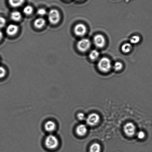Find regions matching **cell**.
Segmentation results:
<instances>
[{"label":"cell","instance_id":"9","mask_svg":"<svg viewBox=\"0 0 152 152\" xmlns=\"http://www.w3.org/2000/svg\"><path fill=\"white\" fill-rule=\"evenodd\" d=\"M88 129L86 125L83 124L78 125L76 129V132L77 135L79 137H83L86 135Z\"/></svg>","mask_w":152,"mask_h":152},{"label":"cell","instance_id":"6","mask_svg":"<svg viewBox=\"0 0 152 152\" xmlns=\"http://www.w3.org/2000/svg\"><path fill=\"white\" fill-rule=\"evenodd\" d=\"M91 46V41L87 38H83L80 39L77 44L78 49L82 52H85L88 51Z\"/></svg>","mask_w":152,"mask_h":152},{"label":"cell","instance_id":"18","mask_svg":"<svg viewBox=\"0 0 152 152\" xmlns=\"http://www.w3.org/2000/svg\"><path fill=\"white\" fill-rule=\"evenodd\" d=\"M33 9L31 6L30 5L26 6L23 8V12L26 15H29L33 12Z\"/></svg>","mask_w":152,"mask_h":152},{"label":"cell","instance_id":"2","mask_svg":"<svg viewBox=\"0 0 152 152\" xmlns=\"http://www.w3.org/2000/svg\"><path fill=\"white\" fill-rule=\"evenodd\" d=\"M97 66L100 71L107 73L111 69V62L110 59L107 57H103L99 61Z\"/></svg>","mask_w":152,"mask_h":152},{"label":"cell","instance_id":"10","mask_svg":"<svg viewBox=\"0 0 152 152\" xmlns=\"http://www.w3.org/2000/svg\"><path fill=\"white\" fill-rule=\"evenodd\" d=\"M44 128L47 132H52L56 129V125L53 121H48L45 123Z\"/></svg>","mask_w":152,"mask_h":152},{"label":"cell","instance_id":"16","mask_svg":"<svg viewBox=\"0 0 152 152\" xmlns=\"http://www.w3.org/2000/svg\"><path fill=\"white\" fill-rule=\"evenodd\" d=\"M132 45L129 43L124 44L121 47V50L124 53H128L132 49Z\"/></svg>","mask_w":152,"mask_h":152},{"label":"cell","instance_id":"11","mask_svg":"<svg viewBox=\"0 0 152 152\" xmlns=\"http://www.w3.org/2000/svg\"><path fill=\"white\" fill-rule=\"evenodd\" d=\"M18 31V26L14 24L9 25L6 29L7 33L10 36H13L15 35Z\"/></svg>","mask_w":152,"mask_h":152},{"label":"cell","instance_id":"22","mask_svg":"<svg viewBox=\"0 0 152 152\" xmlns=\"http://www.w3.org/2000/svg\"><path fill=\"white\" fill-rule=\"evenodd\" d=\"M37 13L38 15L43 16L46 14L47 11L44 8H40L37 11Z\"/></svg>","mask_w":152,"mask_h":152},{"label":"cell","instance_id":"27","mask_svg":"<svg viewBox=\"0 0 152 152\" xmlns=\"http://www.w3.org/2000/svg\"><path fill=\"white\" fill-rule=\"evenodd\" d=\"M77 1H81V0H77Z\"/></svg>","mask_w":152,"mask_h":152},{"label":"cell","instance_id":"1","mask_svg":"<svg viewBox=\"0 0 152 152\" xmlns=\"http://www.w3.org/2000/svg\"><path fill=\"white\" fill-rule=\"evenodd\" d=\"M59 144V142L58 138L53 134L49 135L45 138V147L50 150H54L57 148Z\"/></svg>","mask_w":152,"mask_h":152},{"label":"cell","instance_id":"14","mask_svg":"<svg viewBox=\"0 0 152 152\" xmlns=\"http://www.w3.org/2000/svg\"><path fill=\"white\" fill-rule=\"evenodd\" d=\"M101 151V146L97 142L93 143L90 146V152H100Z\"/></svg>","mask_w":152,"mask_h":152},{"label":"cell","instance_id":"12","mask_svg":"<svg viewBox=\"0 0 152 152\" xmlns=\"http://www.w3.org/2000/svg\"><path fill=\"white\" fill-rule=\"evenodd\" d=\"M45 20L44 18H40L37 19L34 22V25L37 28L40 29L45 26Z\"/></svg>","mask_w":152,"mask_h":152},{"label":"cell","instance_id":"21","mask_svg":"<svg viewBox=\"0 0 152 152\" xmlns=\"http://www.w3.org/2000/svg\"><path fill=\"white\" fill-rule=\"evenodd\" d=\"M145 133L144 131H140L137 133V136L138 139L140 140H143L145 138Z\"/></svg>","mask_w":152,"mask_h":152},{"label":"cell","instance_id":"3","mask_svg":"<svg viewBox=\"0 0 152 152\" xmlns=\"http://www.w3.org/2000/svg\"><path fill=\"white\" fill-rule=\"evenodd\" d=\"M100 120V116L95 113H91L86 119L87 125L91 126H96L99 123Z\"/></svg>","mask_w":152,"mask_h":152},{"label":"cell","instance_id":"5","mask_svg":"<svg viewBox=\"0 0 152 152\" xmlns=\"http://www.w3.org/2000/svg\"><path fill=\"white\" fill-rule=\"evenodd\" d=\"M49 21L51 24H56L60 21V16L59 12L56 9L50 10L48 15Z\"/></svg>","mask_w":152,"mask_h":152},{"label":"cell","instance_id":"25","mask_svg":"<svg viewBox=\"0 0 152 152\" xmlns=\"http://www.w3.org/2000/svg\"><path fill=\"white\" fill-rule=\"evenodd\" d=\"M6 23V20L4 17H0V28L4 27Z\"/></svg>","mask_w":152,"mask_h":152},{"label":"cell","instance_id":"24","mask_svg":"<svg viewBox=\"0 0 152 152\" xmlns=\"http://www.w3.org/2000/svg\"><path fill=\"white\" fill-rule=\"evenodd\" d=\"M6 74V70L4 68L0 67V79L4 77Z\"/></svg>","mask_w":152,"mask_h":152},{"label":"cell","instance_id":"20","mask_svg":"<svg viewBox=\"0 0 152 152\" xmlns=\"http://www.w3.org/2000/svg\"><path fill=\"white\" fill-rule=\"evenodd\" d=\"M122 67H123V64L120 62H116L113 65V68L116 71H118L121 70Z\"/></svg>","mask_w":152,"mask_h":152},{"label":"cell","instance_id":"13","mask_svg":"<svg viewBox=\"0 0 152 152\" xmlns=\"http://www.w3.org/2000/svg\"><path fill=\"white\" fill-rule=\"evenodd\" d=\"M24 2L25 0H9L10 5L14 8L21 6Z\"/></svg>","mask_w":152,"mask_h":152},{"label":"cell","instance_id":"8","mask_svg":"<svg viewBox=\"0 0 152 152\" xmlns=\"http://www.w3.org/2000/svg\"><path fill=\"white\" fill-rule=\"evenodd\" d=\"M94 45L99 48H102L105 45V38L103 35L97 34L94 37Z\"/></svg>","mask_w":152,"mask_h":152},{"label":"cell","instance_id":"23","mask_svg":"<svg viewBox=\"0 0 152 152\" xmlns=\"http://www.w3.org/2000/svg\"><path fill=\"white\" fill-rule=\"evenodd\" d=\"M77 117L78 119L81 121L85 120L86 119L85 114L82 113H78L77 115Z\"/></svg>","mask_w":152,"mask_h":152},{"label":"cell","instance_id":"15","mask_svg":"<svg viewBox=\"0 0 152 152\" xmlns=\"http://www.w3.org/2000/svg\"><path fill=\"white\" fill-rule=\"evenodd\" d=\"M11 18L14 21H20L22 18L21 13L18 11H13L11 14Z\"/></svg>","mask_w":152,"mask_h":152},{"label":"cell","instance_id":"26","mask_svg":"<svg viewBox=\"0 0 152 152\" xmlns=\"http://www.w3.org/2000/svg\"><path fill=\"white\" fill-rule=\"evenodd\" d=\"M3 37V34L2 32L0 31V41L2 39Z\"/></svg>","mask_w":152,"mask_h":152},{"label":"cell","instance_id":"28","mask_svg":"<svg viewBox=\"0 0 152 152\" xmlns=\"http://www.w3.org/2000/svg\"></svg>","mask_w":152,"mask_h":152},{"label":"cell","instance_id":"4","mask_svg":"<svg viewBox=\"0 0 152 152\" xmlns=\"http://www.w3.org/2000/svg\"><path fill=\"white\" fill-rule=\"evenodd\" d=\"M124 132L125 135L129 137H132L136 132V127L133 123L128 122L124 126Z\"/></svg>","mask_w":152,"mask_h":152},{"label":"cell","instance_id":"7","mask_svg":"<svg viewBox=\"0 0 152 152\" xmlns=\"http://www.w3.org/2000/svg\"><path fill=\"white\" fill-rule=\"evenodd\" d=\"M87 31L86 26L83 23L77 24L74 28L75 33L78 36H84L86 33Z\"/></svg>","mask_w":152,"mask_h":152},{"label":"cell","instance_id":"17","mask_svg":"<svg viewBox=\"0 0 152 152\" xmlns=\"http://www.w3.org/2000/svg\"><path fill=\"white\" fill-rule=\"evenodd\" d=\"M99 56V53L97 50H94L90 52L89 57L91 60H94L96 59Z\"/></svg>","mask_w":152,"mask_h":152},{"label":"cell","instance_id":"19","mask_svg":"<svg viewBox=\"0 0 152 152\" xmlns=\"http://www.w3.org/2000/svg\"><path fill=\"white\" fill-rule=\"evenodd\" d=\"M140 40V37L138 35H134L130 39V42L131 44H136L138 43Z\"/></svg>","mask_w":152,"mask_h":152}]
</instances>
